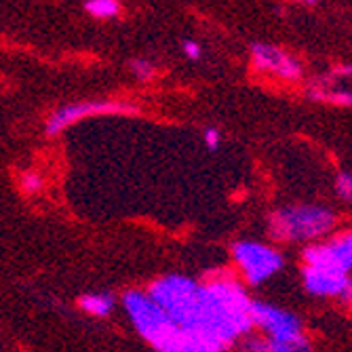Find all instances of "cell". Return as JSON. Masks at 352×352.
Wrapping results in <instances>:
<instances>
[{"mask_svg": "<svg viewBox=\"0 0 352 352\" xmlns=\"http://www.w3.org/2000/svg\"><path fill=\"white\" fill-rule=\"evenodd\" d=\"M243 352H314V350L306 336H300L296 340H270L266 336H247L243 342Z\"/></svg>", "mask_w": 352, "mask_h": 352, "instance_id": "10", "label": "cell"}, {"mask_svg": "<svg viewBox=\"0 0 352 352\" xmlns=\"http://www.w3.org/2000/svg\"><path fill=\"white\" fill-rule=\"evenodd\" d=\"M85 11L95 19H112L120 13L118 0H87Z\"/></svg>", "mask_w": 352, "mask_h": 352, "instance_id": "12", "label": "cell"}, {"mask_svg": "<svg viewBox=\"0 0 352 352\" xmlns=\"http://www.w3.org/2000/svg\"><path fill=\"white\" fill-rule=\"evenodd\" d=\"M329 245L333 247V251L338 253V258L342 260V264L346 266V270H352V230L336 236L329 241Z\"/></svg>", "mask_w": 352, "mask_h": 352, "instance_id": "13", "label": "cell"}, {"mask_svg": "<svg viewBox=\"0 0 352 352\" xmlns=\"http://www.w3.org/2000/svg\"><path fill=\"white\" fill-rule=\"evenodd\" d=\"M182 49H184V55H186L188 59H199V57H201V47H199L195 41H184Z\"/></svg>", "mask_w": 352, "mask_h": 352, "instance_id": "18", "label": "cell"}, {"mask_svg": "<svg viewBox=\"0 0 352 352\" xmlns=\"http://www.w3.org/2000/svg\"><path fill=\"white\" fill-rule=\"evenodd\" d=\"M342 300H344L346 304H350V306H352V278L348 280V287H346V292H344Z\"/></svg>", "mask_w": 352, "mask_h": 352, "instance_id": "19", "label": "cell"}, {"mask_svg": "<svg viewBox=\"0 0 352 352\" xmlns=\"http://www.w3.org/2000/svg\"><path fill=\"white\" fill-rule=\"evenodd\" d=\"M308 98L314 102H331L352 108V66H342L308 87Z\"/></svg>", "mask_w": 352, "mask_h": 352, "instance_id": "8", "label": "cell"}, {"mask_svg": "<svg viewBox=\"0 0 352 352\" xmlns=\"http://www.w3.org/2000/svg\"><path fill=\"white\" fill-rule=\"evenodd\" d=\"M120 302L135 331L156 352H182L184 331L146 292L131 289L122 296Z\"/></svg>", "mask_w": 352, "mask_h": 352, "instance_id": "1", "label": "cell"}, {"mask_svg": "<svg viewBox=\"0 0 352 352\" xmlns=\"http://www.w3.org/2000/svg\"><path fill=\"white\" fill-rule=\"evenodd\" d=\"M146 294L169 314V318L182 331H190L195 327L201 304L199 280L188 278L184 274H165L156 278Z\"/></svg>", "mask_w": 352, "mask_h": 352, "instance_id": "3", "label": "cell"}, {"mask_svg": "<svg viewBox=\"0 0 352 352\" xmlns=\"http://www.w3.org/2000/svg\"><path fill=\"white\" fill-rule=\"evenodd\" d=\"M336 195L344 201V203H352V173L342 171L336 177Z\"/></svg>", "mask_w": 352, "mask_h": 352, "instance_id": "15", "label": "cell"}, {"mask_svg": "<svg viewBox=\"0 0 352 352\" xmlns=\"http://www.w3.org/2000/svg\"><path fill=\"white\" fill-rule=\"evenodd\" d=\"M298 3H306V5H312V3H316V0H298Z\"/></svg>", "mask_w": 352, "mask_h": 352, "instance_id": "20", "label": "cell"}, {"mask_svg": "<svg viewBox=\"0 0 352 352\" xmlns=\"http://www.w3.org/2000/svg\"><path fill=\"white\" fill-rule=\"evenodd\" d=\"M203 140H205V146L213 152L219 148V142H221V133L215 129V126H209V129H205L203 133Z\"/></svg>", "mask_w": 352, "mask_h": 352, "instance_id": "17", "label": "cell"}, {"mask_svg": "<svg viewBox=\"0 0 352 352\" xmlns=\"http://www.w3.org/2000/svg\"><path fill=\"white\" fill-rule=\"evenodd\" d=\"M43 177L36 173V171H28L21 175V190L25 192V195H36V192L43 190Z\"/></svg>", "mask_w": 352, "mask_h": 352, "instance_id": "16", "label": "cell"}, {"mask_svg": "<svg viewBox=\"0 0 352 352\" xmlns=\"http://www.w3.org/2000/svg\"><path fill=\"white\" fill-rule=\"evenodd\" d=\"M336 215L318 205H289L268 215V232L278 243H312L329 234Z\"/></svg>", "mask_w": 352, "mask_h": 352, "instance_id": "2", "label": "cell"}, {"mask_svg": "<svg viewBox=\"0 0 352 352\" xmlns=\"http://www.w3.org/2000/svg\"><path fill=\"white\" fill-rule=\"evenodd\" d=\"M140 114V108L126 102H80V104H68L59 110H55L45 124V133L49 138L59 135L61 131H66L68 126L91 118V116H135Z\"/></svg>", "mask_w": 352, "mask_h": 352, "instance_id": "5", "label": "cell"}, {"mask_svg": "<svg viewBox=\"0 0 352 352\" xmlns=\"http://www.w3.org/2000/svg\"><path fill=\"white\" fill-rule=\"evenodd\" d=\"M348 280H350L348 272L329 270V268H314V266L302 268L304 289L316 298H342L348 287Z\"/></svg>", "mask_w": 352, "mask_h": 352, "instance_id": "9", "label": "cell"}, {"mask_svg": "<svg viewBox=\"0 0 352 352\" xmlns=\"http://www.w3.org/2000/svg\"><path fill=\"white\" fill-rule=\"evenodd\" d=\"M251 323L270 340H296L304 336L302 321L294 312L258 300L251 302Z\"/></svg>", "mask_w": 352, "mask_h": 352, "instance_id": "6", "label": "cell"}, {"mask_svg": "<svg viewBox=\"0 0 352 352\" xmlns=\"http://www.w3.org/2000/svg\"><path fill=\"white\" fill-rule=\"evenodd\" d=\"M251 61L253 68L260 72H268V74H276L283 80L296 82L302 78V66L296 57H292L289 53L280 51L274 45H266V43H255L251 45Z\"/></svg>", "mask_w": 352, "mask_h": 352, "instance_id": "7", "label": "cell"}, {"mask_svg": "<svg viewBox=\"0 0 352 352\" xmlns=\"http://www.w3.org/2000/svg\"><path fill=\"white\" fill-rule=\"evenodd\" d=\"M78 308L91 316L106 318L116 308V298L112 294H85L78 298Z\"/></svg>", "mask_w": 352, "mask_h": 352, "instance_id": "11", "label": "cell"}, {"mask_svg": "<svg viewBox=\"0 0 352 352\" xmlns=\"http://www.w3.org/2000/svg\"><path fill=\"white\" fill-rule=\"evenodd\" d=\"M129 70L131 74L142 80V82H150L154 76H156V66L150 61V59H144V57H138V59H131L129 61Z\"/></svg>", "mask_w": 352, "mask_h": 352, "instance_id": "14", "label": "cell"}, {"mask_svg": "<svg viewBox=\"0 0 352 352\" xmlns=\"http://www.w3.org/2000/svg\"><path fill=\"white\" fill-rule=\"evenodd\" d=\"M232 260L247 285L258 287L278 274L285 266L283 253L270 245L255 241H239L232 245Z\"/></svg>", "mask_w": 352, "mask_h": 352, "instance_id": "4", "label": "cell"}]
</instances>
